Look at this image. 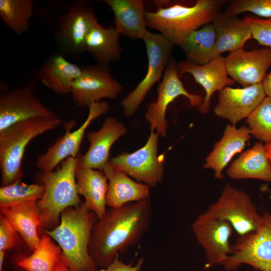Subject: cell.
I'll return each mask as SVG.
<instances>
[{
  "mask_svg": "<svg viewBox=\"0 0 271 271\" xmlns=\"http://www.w3.org/2000/svg\"><path fill=\"white\" fill-rule=\"evenodd\" d=\"M76 179L78 193L84 196L85 205L97 217L106 213L108 182L103 171L77 168Z\"/></svg>",
  "mask_w": 271,
  "mask_h": 271,
  "instance_id": "4316f807",
  "label": "cell"
},
{
  "mask_svg": "<svg viewBox=\"0 0 271 271\" xmlns=\"http://www.w3.org/2000/svg\"><path fill=\"white\" fill-rule=\"evenodd\" d=\"M231 248L223 264L226 270L246 264L260 271H271V211L265 212L258 228L239 236Z\"/></svg>",
  "mask_w": 271,
  "mask_h": 271,
  "instance_id": "8992f818",
  "label": "cell"
},
{
  "mask_svg": "<svg viewBox=\"0 0 271 271\" xmlns=\"http://www.w3.org/2000/svg\"><path fill=\"white\" fill-rule=\"evenodd\" d=\"M33 11L32 0H0V17L6 26L18 35L29 31Z\"/></svg>",
  "mask_w": 271,
  "mask_h": 271,
  "instance_id": "4dcf8cb0",
  "label": "cell"
},
{
  "mask_svg": "<svg viewBox=\"0 0 271 271\" xmlns=\"http://www.w3.org/2000/svg\"><path fill=\"white\" fill-rule=\"evenodd\" d=\"M62 123L58 116L38 117L15 123L0 131L2 186L20 182L26 147L32 140Z\"/></svg>",
  "mask_w": 271,
  "mask_h": 271,
  "instance_id": "5b68a950",
  "label": "cell"
},
{
  "mask_svg": "<svg viewBox=\"0 0 271 271\" xmlns=\"http://www.w3.org/2000/svg\"><path fill=\"white\" fill-rule=\"evenodd\" d=\"M57 116L33 94L30 85L13 90L0 97V131L22 121Z\"/></svg>",
  "mask_w": 271,
  "mask_h": 271,
  "instance_id": "9a60e30c",
  "label": "cell"
},
{
  "mask_svg": "<svg viewBox=\"0 0 271 271\" xmlns=\"http://www.w3.org/2000/svg\"><path fill=\"white\" fill-rule=\"evenodd\" d=\"M251 135L261 141H271V96H266L246 118Z\"/></svg>",
  "mask_w": 271,
  "mask_h": 271,
  "instance_id": "d6a6232c",
  "label": "cell"
},
{
  "mask_svg": "<svg viewBox=\"0 0 271 271\" xmlns=\"http://www.w3.org/2000/svg\"><path fill=\"white\" fill-rule=\"evenodd\" d=\"M5 251H0V271L3 269Z\"/></svg>",
  "mask_w": 271,
  "mask_h": 271,
  "instance_id": "60d3db41",
  "label": "cell"
},
{
  "mask_svg": "<svg viewBox=\"0 0 271 271\" xmlns=\"http://www.w3.org/2000/svg\"><path fill=\"white\" fill-rule=\"evenodd\" d=\"M120 35L114 27L105 28L98 22L86 37L85 51L97 61L98 64L107 66L109 63L121 58Z\"/></svg>",
  "mask_w": 271,
  "mask_h": 271,
  "instance_id": "83f0119b",
  "label": "cell"
},
{
  "mask_svg": "<svg viewBox=\"0 0 271 271\" xmlns=\"http://www.w3.org/2000/svg\"><path fill=\"white\" fill-rule=\"evenodd\" d=\"M250 137L248 126L242 125L237 128L234 124H227L222 138L214 144L206 157L204 168L212 169L215 178L222 179L223 169L236 154L243 150Z\"/></svg>",
  "mask_w": 271,
  "mask_h": 271,
  "instance_id": "ffe728a7",
  "label": "cell"
},
{
  "mask_svg": "<svg viewBox=\"0 0 271 271\" xmlns=\"http://www.w3.org/2000/svg\"><path fill=\"white\" fill-rule=\"evenodd\" d=\"M159 134L151 131L146 144L131 153H122L109 160L111 164L138 182L154 187L164 177V156L158 154Z\"/></svg>",
  "mask_w": 271,
  "mask_h": 271,
  "instance_id": "9c48e42d",
  "label": "cell"
},
{
  "mask_svg": "<svg viewBox=\"0 0 271 271\" xmlns=\"http://www.w3.org/2000/svg\"><path fill=\"white\" fill-rule=\"evenodd\" d=\"M266 96L262 83L237 88L227 86L219 91L214 112L235 125L247 118Z\"/></svg>",
  "mask_w": 271,
  "mask_h": 271,
  "instance_id": "e0dca14e",
  "label": "cell"
},
{
  "mask_svg": "<svg viewBox=\"0 0 271 271\" xmlns=\"http://www.w3.org/2000/svg\"><path fill=\"white\" fill-rule=\"evenodd\" d=\"M216 39V33L212 23L193 32L180 46L185 54V61L197 65L209 63L213 59Z\"/></svg>",
  "mask_w": 271,
  "mask_h": 271,
  "instance_id": "f1b7e54d",
  "label": "cell"
},
{
  "mask_svg": "<svg viewBox=\"0 0 271 271\" xmlns=\"http://www.w3.org/2000/svg\"><path fill=\"white\" fill-rule=\"evenodd\" d=\"M114 16L115 28L132 39H143L147 32L145 4L142 0H104Z\"/></svg>",
  "mask_w": 271,
  "mask_h": 271,
  "instance_id": "7402d4cb",
  "label": "cell"
},
{
  "mask_svg": "<svg viewBox=\"0 0 271 271\" xmlns=\"http://www.w3.org/2000/svg\"><path fill=\"white\" fill-rule=\"evenodd\" d=\"M152 213L150 198L110 208L94 223L89 246L96 266L110 264L117 254L136 244L147 230Z\"/></svg>",
  "mask_w": 271,
  "mask_h": 271,
  "instance_id": "6da1fadb",
  "label": "cell"
},
{
  "mask_svg": "<svg viewBox=\"0 0 271 271\" xmlns=\"http://www.w3.org/2000/svg\"><path fill=\"white\" fill-rule=\"evenodd\" d=\"M38 200L1 208V212L12 224L28 247L34 250L40 239L38 229L42 227L37 207Z\"/></svg>",
  "mask_w": 271,
  "mask_h": 271,
  "instance_id": "484cf974",
  "label": "cell"
},
{
  "mask_svg": "<svg viewBox=\"0 0 271 271\" xmlns=\"http://www.w3.org/2000/svg\"><path fill=\"white\" fill-rule=\"evenodd\" d=\"M45 186L42 184H27L18 182L2 186L0 189V208L14 206L32 200H39L43 196Z\"/></svg>",
  "mask_w": 271,
  "mask_h": 271,
  "instance_id": "1f68e13d",
  "label": "cell"
},
{
  "mask_svg": "<svg viewBox=\"0 0 271 271\" xmlns=\"http://www.w3.org/2000/svg\"><path fill=\"white\" fill-rule=\"evenodd\" d=\"M265 148L266 151L267 157L271 165V141L266 143Z\"/></svg>",
  "mask_w": 271,
  "mask_h": 271,
  "instance_id": "ab89813d",
  "label": "cell"
},
{
  "mask_svg": "<svg viewBox=\"0 0 271 271\" xmlns=\"http://www.w3.org/2000/svg\"><path fill=\"white\" fill-rule=\"evenodd\" d=\"M262 84L266 96H271V72L266 75Z\"/></svg>",
  "mask_w": 271,
  "mask_h": 271,
  "instance_id": "74e56055",
  "label": "cell"
},
{
  "mask_svg": "<svg viewBox=\"0 0 271 271\" xmlns=\"http://www.w3.org/2000/svg\"><path fill=\"white\" fill-rule=\"evenodd\" d=\"M98 23L94 12L83 2H75L59 19L58 41L65 51L78 56L85 51L87 35Z\"/></svg>",
  "mask_w": 271,
  "mask_h": 271,
  "instance_id": "4fadbf2b",
  "label": "cell"
},
{
  "mask_svg": "<svg viewBox=\"0 0 271 271\" xmlns=\"http://www.w3.org/2000/svg\"><path fill=\"white\" fill-rule=\"evenodd\" d=\"M192 228L198 242L205 250V267L223 264L232 252L229 239L234 229L231 225L206 211L194 220Z\"/></svg>",
  "mask_w": 271,
  "mask_h": 271,
  "instance_id": "7c38bea8",
  "label": "cell"
},
{
  "mask_svg": "<svg viewBox=\"0 0 271 271\" xmlns=\"http://www.w3.org/2000/svg\"><path fill=\"white\" fill-rule=\"evenodd\" d=\"M177 64L174 60L170 59L158 87L157 98L149 104L145 115L151 131L155 130L162 138L167 134L168 124L165 116L167 108L176 98L186 97L193 106L199 107L203 101L201 96L191 93L185 89L180 79Z\"/></svg>",
  "mask_w": 271,
  "mask_h": 271,
  "instance_id": "30bf717a",
  "label": "cell"
},
{
  "mask_svg": "<svg viewBox=\"0 0 271 271\" xmlns=\"http://www.w3.org/2000/svg\"><path fill=\"white\" fill-rule=\"evenodd\" d=\"M226 174L234 180L254 179L271 182V165L265 146L256 143L228 167Z\"/></svg>",
  "mask_w": 271,
  "mask_h": 271,
  "instance_id": "d4e9b609",
  "label": "cell"
},
{
  "mask_svg": "<svg viewBox=\"0 0 271 271\" xmlns=\"http://www.w3.org/2000/svg\"><path fill=\"white\" fill-rule=\"evenodd\" d=\"M144 40L148 60L147 73L135 89L121 101L124 115H132L138 109L148 92L158 82L164 73L174 46L160 34L149 31Z\"/></svg>",
  "mask_w": 271,
  "mask_h": 271,
  "instance_id": "ba28073f",
  "label": "cell"
},
{
  "mask_svg": "<svg viewBox=\"0 0 271 271\" xmlns=\"http://www.w3.org/2000/svg\"><path fill=\"white\" fill-rule=\"evenodd\" d=\"M207 212L216 219L229 222L239 236L255 231L262 219L248 194L228 184Z\"/></svg>",
  "mask_w": 271,
  "mask_h": 271,
  "instance_id": "52a82bcc",
  "label": "cell"
},
{
  "mask_svg": "<svg viewBox=\"0 0 271 271\" xmlns=\"http://www.w3.org/2000/svg\"><path fill=\"white\" fill-rule=\"evenodd\" d=\"M19 234L10 221L2 214L0 216V251H6L16 244Z\"/></svg>",
  "mask_w": 271,
  "mask_h": 271,
  "instance_id": "d590c367",
  "label": "cell"
},
{
  "mask_svg": "<svg viewBox=\"0 0 271 271\" xmlns=\"http://www.w3.org/2000/svg\"><path fill=\"white\" fill-rule=\"evenodd\" d=\"M126 132L124 125L116 118H106L99 130L87 132L89 148L84 155L78 157L77 168L102 171L109 161V152L112 146Z\"/></svg>",
  "mask_w": 271,
  "mask_h": 271,
  "instance_id": "ac0fdd59",
  "label": "cell"
},
{
  "mask_svg": "<svg viewBox=\"0 0 271 271\" xmlns=\"http://www.w3.org/2000/svg\"><path fill=\"white\" fill-rule=\"evenodd\" d=\"M30 256L22 258L18 265L27 271H54L62 259V250L45 234Z\"/></svg>",
  "mask_w": 271,
  "mask_h": 271,
  "instance_id": "f546056e",
  "label": "cell"
},
{
  "mask_svg": "<svg viewBox=\"0 0 271 271\" xmlns=\"http://www.w3.org/2000/svg\"><path fill=\"white\" fill-rule=\"evenodd\" d=\"M109 108L108 103L104 101L90 105L88 116L83 124L74 131L67 129L63 136L38 158L36 166L40 172H51L68 157H77L86 129L94 119L107 113Z\"/></svg>",
  "mask_w": 271,
  "mask_h": 271,
  "instance_id": "5bb4252c",
  "label": "cell"
},
{
  "mask_svg": "<svg viewBox=\"0 0 271 271\" xmlns=\"http://www.w3.org/2000/svg\"><path fill=\"white\" fill-rule=\"evenodd\" d=\"M244 19L247 23L252 38L260 44L271 48V18H259L246 16Z\"/></svg>",
  "mask_w": 271,
  "mask_h": 271,
  "instance_id": "e575fe53",
  "label": "cell"
},
{
  "mask_svg": "<svg viewBox=\"0 0 271 271\" xmlns=\"http://www.w3.org/2000/svg\"><path fill=\"white\" fill-rule=\"evenodd\" d=\"M81 67V74L73 83L70 92L78 106L88 107L103 98L114 99L122 91L123 86L113 78L106 66Z\"/></svg>",
  "mask_w": 271,
  "mask_h": 271,
  "instance_id": "8fae6325",
  "label": "cell"
},
{
  "mask_svg": "<svg viewBox=\"0 0 271 271\" xmlns=\"http://www.w3.org/2000/svg\"><path fill=\"white\" fill-rule=\"evenodd\" d=\"M144 262V258H141L135 265L131 263L126 264L119 258V254H117L110 264L99 271H140Z\"/></svg>",
  "mask_w": 271,
  "mask_h": 271,
  "instance_id": "8d00e7d4",
  "label": "cell"
},
{
  "mask_svg": "<svg viewBox=\"0 0 271 271\" xmlns=\"http://www.w3.org/2000/svg\"><path fill=\"white\" fill-rule=\"evenodd\" d=\"M225 1L197 0L194 5L175 4L146 12L147 28L157 30L174 46H180L193 32L212 23Z\"/></svg>",
  "mask_w": 271,
  "mask_h": 271,
  "instance_id": "3957f363",
  "label": "cell"
},
{
  "mask_svg": "<svg viewBox=\"0 0 271 271\" xmlns=\"http://www.w3.org/2000/svg\"><path fill=\"white\" fill-rule=\"evenodd\" d=\"M96 215L81 203L68 207L60 216L59 224L45 233L55 240L62 250V259L70 271H96L89 246Z\"/></svg>",
  "mask_w": 271,
  "mask_h": 271,
  "instance_id": "7a4b0ae2",
  "label": "cell"
},
{
  "mask_svg": "<svg viewBox=\"0 0 271 271\" xmlns=\"http://www.w3.org/2000/svg\"><path fill=\"white\" fill-rule=\"evenodd\" d=\"M54 271H70L63 259L58 263Z\"/></svg>",
  "mask_w": 271,
  "mask_h": 271,
  "instance_id": "f35d334b",
  "label": "cell"
},
{
  "mask_svg": "<svg viewBox=\"0 0 271 271\" xmlns=\"http://www.w3.org/2000/svg\"><path fill=\"white\" fill-rule=\"evenodd\" d=\"M228 76L243 87L262 83L271 66V48H243L224 57Z\"/></svg>",
  "mask_w": 271,
  "mask_h": 271,
  "instance_id": "2e32d148",
  "label": "cell"
},
{
  "mask_svg": "<svg viewBox=\"0 0 271 271\" xmlns=\"http://www.w3.org/2000/svg\"><path fill=\"white\" fill-rule=\"evenodd\" d=\"M78 157H70L64 160L56 170L38 172L36 176L45 186L42 197L37 202L42 227H56L60 223L62 212L81 203L77 191L76 172Z\"/></svg>",
  "mask_w": 271,
  "mask_h": 271,
  "instance_id": "277c9868",
  "label": "cell"
},
{
  "mask_svg": "<svg viewBox=\"0 0 271 271\" xmlns=\"http://www.w3.org/2000/svg\"><path fill=\"white\" fill-rule=\"evenodd\" d=\"M244 12L264 18H271V0H233L224 13L236 16Z\"/></svg>",
  "mask_w": 271,
  "mask_h": 271,
  "instance_id": "836d02e7",
  "label": "cell"
},
{
  "mask_svg": "<svg viewBox=\"0 0 271 271\" xmlns=\"http://www.w3.org/2000/svg\"><path fill=\"white\" fill-rule=\"evenodd\" d=\"M102 171L108 181L106 204L110 208H119L150 198L151 187L133 181L109 161Z\"/></svg>",
  "mask_w": 271,
  "mask_h": 271,
  "instance_id": "44dd1931",
  "label": "cell"
},
{
  "mask_svg": "<svg viewBox=\"0 0 271 271\" xmlns=\"http://www.w3.org/2000/svg\"><path fill=\"white\" fill-rule=\"evenodd\" d=\"M81 67L60 54L47 59L38 72L41 83L54 93L64 95L70 93L73 83L80 75Z\"/></svg>",
  "mask_w": 271,
  "mask_h": 271,
  "instance_id": "cb8c5ba5",
  "label": "cell"
},
{
  "mask_svg": "<svg viewBox=\"0 0 271 271\" xmlns=\"http://www.w3.org/2000/svg\"><path fill=\"white\" fill-rule=\"evenodd\" d=\"M216 33L213 59L226 52L230 53L243 48L252 38L250 28L244 19L220 13L212 22Z\"/></svg>",
  "mask_w": 271,
  "mask_h": 271,
  "instance_id": "603a6c76",
  "label": "cell"
},
{
  "mask_svg": "<svg viewBox=\"0 0 271 271\" xmlns=\"http://www.w3.org/2000/svg\"><path fill=\"white\" fill-rule=\"evenodd\" d=\"M179 76L190 74L195 81L204 89L205 95L198 111L207 113L210 108L211 98L216 91H220L225 87L234 84V81L228 75L222 56L216 57L207 64L197 65L185 61L177 64Z\"/></svg>",
  "mask_w": 271,
  "mask_h": 271,
  "instance_id": "d6986e66",
  "label": "cell"
}]
</instances>
